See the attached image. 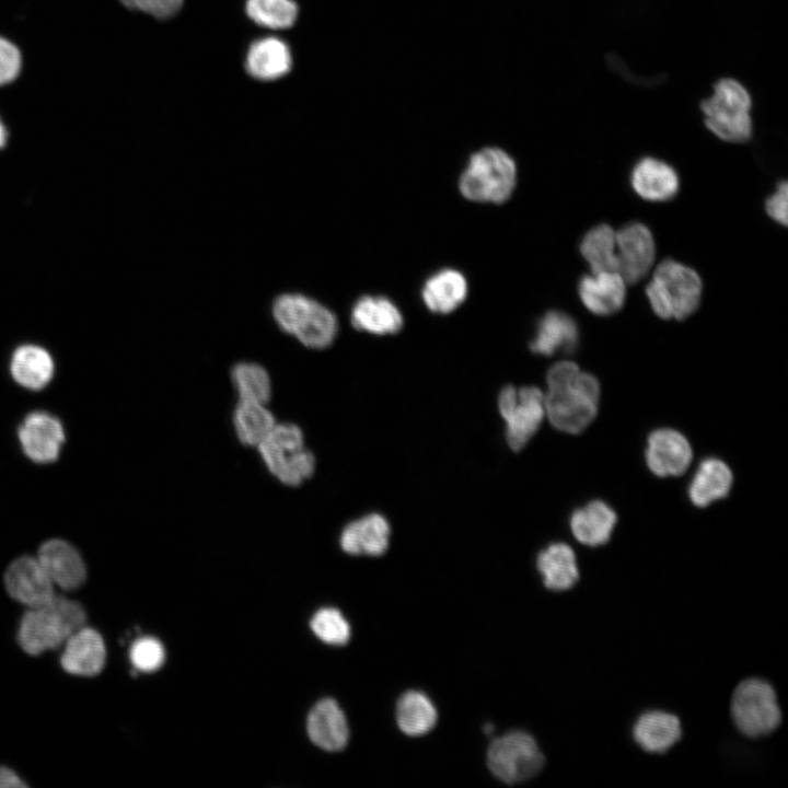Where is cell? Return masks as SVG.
<instances>
[{
  "instance_id": "cell-23",
  "label": "cell",
  "mask_w": 788,
  "mask_h": 788,
  "mask_svg": "<svg viewBox=\"0 0 788 788\" xmlns=\"http://www.w3.org/2000/svg\"><path fill=\"white\" fill-rule=\"evenodd\" d=\"M467 290L466 278L461 271L444 268L425 281L421 298L431 312L448 314L464 302Z\"/></svg>"
},
{
  "instance_id": "cell-10",
  "label": "cell",
  "mask_w": 788,
  "mask_h": 788,
  "mask_svg": "<svg viewBox=\"0 0 788 788\" xmlns=\"http://www.w3.org/2000/svg\"><path fill=\"white\" fill-rule=\"evenodd\" d=\"M18 438L23 453L31 461L47 464L60 455L66 436L56 416L35 410L27 414L19 426Z\"/></svg>"
},
{
  "instance_id": "cell-37",
  "label": "cell",
  "mask_w": 788,
  "mask_h": 788,
  "mask_svg": "<svg viewBox=\"0 0 788 788\" xmlns=\"http://www.w3.org/2000/svg\"><path fill=\"white\" fill-rule=\"evenodd\" d=\"M129 657L138 671L153 672L163 664L165 652L158 639L141 637L131 645Z\"/></svg>"
},
{
  "instance_id": "cell-19",
  "label": "cell",
  "mask_w": 788,
  "mask_h": 788,
  "mask_svg": "<svg viewBox=\"0 0 788 788\" xmlns=\"http://www.w3.org/2000/svg\"><path fill=\"white\" fill-rule=\"evenodd\" d=\"M350 322L357 331L374 335L396 334L404 324L397 305L382 296L357 299L350 311Z\"/></svg>"
},
{
  "instance_id": "cell-35",
  "label": "cell",
  "mask_w": 788,
  "mask_h": 788,
  "mask_svg": "<svg viewBox=\"0 0 788 788\" xmlns=\"http://www.w3.org/2000/svg\"><path fill=\"white\" fill-rule=\"evenodd\" d=\"M313 299L297 292L279 294L271 306L273 317L281 332L294 336L308 315Z\"/></svg>"
},
{
  "instance_id": "cell-13",
  "label": "cell",
  "mask_w": 788,
  "mask_h": 788,
  "mask_svg": "<svg viewBox=\"0 0 788 788\" xmlns=\"http://www.w3.org/2000/svg\"><path fill=\"white\" fill-rule=\"evenodd\" d=\"M36 557L53 583L62 590L74 591L84 584L86 566L79 551L67 541L44 542Z\"/></svg>"
},
{
  "instance_id": "cell-43",
  "label": "cell",
  "mask_w": 788,
  "mask_h": 788,
  "mask_svg": "<svg viewBox=\"0 0 788 788\" xmlns=\"http://www.w3.org/2000/svg\"><path fill=\"white\" fill-rule=\"evenodd\" d=\"M484 729H485V732L489 734V733H491V732L494 731V726H493V725H486Z\"/></svg>"
},
{
  "instance_id": "cell-9",
  "label": "cell",
  "mask_w": 788,
  "mask_h": 788,
  "mask_svg": "<svg viewBox=\"0 0 788 788\" xmlns=\"http://www.w3.org/2000/svg\"><path fill=\"white\" fill-rule=\"evenodd\" d=\"M498 406L507 425V442L513 451H519L537 431L544 418V394L535 386L517 389L507 385L499 394Z\"/></svg>"
},
{
  "instance_id": "cell-29",
  "label": "cell",
  "mask_w": 788,
  "mask_h": 788,
  "mask_svg": "<svg viewBox=\"0 0 788 788\" xmlns=\"http://www.w3.org/2000/svg\"><path fill=\"white\" fill-rule=\"evenodd\" d=\"M267 404L237 401L232 415L237 440L245 447L257 448L276 425Z\"/></svg>"
},
{
  "instance_id": "cell-36",
  "label": "cell",
  "mask_w": 788,
  "mask_h": 788,
  "mask_svg": "<svg viewBox=\"0 0 788 788\" xmlns=\"http://www.w3.org/2000/svg\"><path fill=\"white\" fill-rule=\"evenodd\" d=\"M313 633L324 642L343 646L350 638V626L336 609H322L311 619Z\"/></svg>"
},
{
  "instance_id": "cell-32",
  "label": "cell",
  "mask_w": 788,
  "mask_h": 788,
  "mask_svg": "<svg viewBox=\"0 0 788 788\" xmlns=\"http://www.w3.org/2000/svg\"><path fill=\"white\" fill-rule=\"evenodd\" d=\"M337 332L338 321L335 313L313 299L310 311L294 337L304 347L320 350L333 344Z\"/></svg>"
},
{
  "instance_id": "cell-34",
  "label": "cell",
  "mask_w": 788,
  "mask_h": 788,
  "mask_svg": "<svg viewBox=\"0 0 788 788\" xmlns=\"http://www.w3.org/2000/svg\"><path fill=\"white\" fill-rule=\"evenodd\" d=\"M245 13L259 26L286 30L296 24L299 7L294 0H246Z\"/></svg>"
},
{
  "instance_id": "cell-15",
  "label": "cell",
  "mask_w": 788,
  "mask_h": 788,
  "mask_svg": "<svg viewBox=\"0 0 788 788\" xmlns=\"http://www.w3.org/2000/svg\"><path fill=\"white\" fill-rule=\"evenodd\" d=\"M62 646L60 665L67 673L94 676L103 670L106 660L105 644L94 628L84 625L70 635Z\"/></svg>"
},
{
  "instance_id": "cell-8",
  "label": "cell",
  "mask_w": 788,
  "mask_h": 788,
  "mask_svg": "<svg viewBox=\"0 0 788 788\" xmlns=\"http://www.w3.org/2000/svg\"><path fill=\"white\" fill-rule=\"evenodd\" d=\"M487 764L498 779L518 784L534 777L542 769L544 756L532 735L512 731L491 742Z\"/></svg>"
},
{
  "instance_id": "cell-28",
  "label": "cell",
  "mask_w": 788,
  "mask_h": 788,
  "mask_svg": "<svg viewBox=\"0 0 788 788\" xmlns=\"http://www.w3.org/2000/svg\"><path fill=\"white\" fill-rule=\"evenodd\" d=\"M732 485V473L728 465L715 457L706 459L698 466L688 487V496L696 507H707L725 498Z\"/></svg>"
},
{
  "instance_id": "cell-30",
  "label": "cell",
  "mask_w": 788,
  "mask_h": 788,
  "mask_svg": "<svg viewBox=\"0 0 788 788\" xmlns=\"http://www.w3.org/2000/svg\"><path fill=\"white\" fill-rule=\"evenodd\" d=\"M438 714L432 702L421 692L408 691L396 706V721L402 732L410 737L428 733L437 723Z\"/></svg>"
},
{
  "instance_id": "cell-39",
  "label": "cell",
  "mask_w": 788,
  "mask_h": 788,
  "mask_svg": "<svg viewBox=\"0 0 788 788\" xmlns=\"http://www.w3.org/2000/svg\"><path fill=\"white\" fill-rule=\"evenodd\" d=\"M22 68L19 48L9 39L0 36V85L15 80Z\"/></svg>"
},
{
  "instance_id": "cell-4",
  "label": "cell",
  "mask_w": 788,
  "mask_h": 788,
  "mask_svg": "<svg viewBox=\"0 0 788 788\" xmlns=\"http://www.w3.org/2000/svg\"><path fill=\"white\" fill-rule=\"evenodd\" d=\"M517 164L500 148L488 147L475 152L459 179V189L468 200L501 204L517 185Z\"/></svg>"
},
{
  "instance_id": "cell-21",
  "label": "cell",
  "mask_w": 788,
  "mask_h": 788,
  "mask_svg": "<svg viewBox=\"0 0 788 788\" xmlns=\"http://www.w3.org/2000/svg\"><path fill=\"white\" fill-rule=\"evenodd\" d=\"M578 339V325L570 315L560 311H548L537 322L530 349L544 356L558 351L571 352L576 349Z\"/></svg>"
},
{
  "instance_id": "cell-2",
  "label": "cell",
  "mask_w": 788,
  "mask_h": 788,
  "mask_svg": "<svg viewBox=\"0 0 788 788\" xmlns=\"http://www.w3.org/2000/svg\"><path fill=\"white\" fill-rule=\"evenodd\" d=\"M86 624L81 603L55 595L48 603L28 609L22 616L18 642L31 656L61 647L70 635Z\"/></svg>"
},
{
  "instance_id": "cell-7",
  "label": "cell",
  "mask_w": 788,
  "mask_h": 788,
  "mask_svg": "<svg viewBox=\"0 0 788 788\" xmlns=\"http://www.w3.org/2000/svg\"><path fill=\"white\" fill-rule=\"evenodd\" d=\"M731 715L737 728L751 738L770 733L781 719L774 688L760 679H748L737 686Z\"/></svg>"
},
{
  "instance_id": "cell-33",
  "label": "cell",
  "mask_w": 788,
  "mask_h": 788,
  "mask_svg": "<svg viewBox=\"0 0 788 788\" xmlns=\"http://www.w3.org/2000/svg\"><path fill=\"white\" fill-rule=\"evenodd\" d=\"M232 384L237 401L268 404L273 394L271 379L268 371L259 363L241 361L231 369Z\"/></svg>"
},
{
  "instance_id": "cell-3",
  "label": "cell",
  "mask_w": 788,
  "mask_h": 788,
  "mask_svg": "<svg viewBox=\"0 0 788 788\" xmlns=\"http://www.w3.org/2000/svg\"><path fill=\"white\" fill-rule=\"evenodd\" d=\"M703 283L691 267L674 259L662 260L646 287L648 302L663 320L682 321L699 306Z\"/></svg>"
},
{
  "instance_id": "cell-12",
  "label": "cell",
  "mask_w": 788,
  "mask_h": 788,
  "mask_svg": "<svg viewBox=\"0 0 788 788\" xmlns=\"http://www.w3.org/2000/svg\"><path fill=\"white\" fill-rule=\"evenodd\" d=\"M4 587L9 595L28 609L48 603L55 594V584L37 557L24 555L14 559L4 572Z\"/></svg>"
},
{
  "instance_id": "cell-24",
  "label": "cell",
  "mask_w": 788,
  "mask_h": 788,
  "mask_svg": "<svg viewBox=\"0 0 788 788\" xmlns=\"http://www.w3.org/2000/svg\"><path fill=\"white\" fill-rule=\"evenodd\" d=\"M54 371V360L43 347L22 345L14 350L11 357V375L19 385L27 390L44 389L51 381Z\"/></svg>"
},
{
  "instance_id": "cell-42",
  "label": "cell",
  "mask_w": 788,
  "mask_h": 788,
  "mask_svg": "<svg viewBox=\"0 0 788 788\" xmlns=\"http://www.w3.org/2000/svg\"><path fill=\"white\" fill-rule=\"evenodd\" d=\"M7 139H8V130H7L2 119L0 118V149L2 147H4Z\"/></svg>"
},
{
  "instance_id": "cell-18",
  "label": "cell",
  "mask_w": 788,
  "mask_h": 788,
  "mask_svg": "<svg viewBox=\"0 0 788 788\" xmlns=\"http://www.w3.org/2000/svg\"><path fill=\"white\" fill-rule=\"evenodd\" d=\"M630 184L635 193L648 201H667L679 192L676 171L667 162L645 157L633 167Z\"/></svg>"
},
{
  "instance_id": "cell-31",
  "label": "cell",
  "mask_w": 788,
  "mask_h": 788,
  "mask_svg": "<svg viewBox=\"0 0 788 788\" xmlns=\"http://www.w3.org/2000/svg\"><path fill=\"white\" fill-rule=\"evenodd\" d=\"M580 252L591 273L616 271V232L602 223L590 229L580 242Z\"/></svg>"
},
{
  "instance_id": "cell-17",
  "label": "cell",
  "mask_w": 788,
  "mask_h": 788,
  "mask_svg": "<svg viewBox=\"0 0 788 788\" xmlns=\"http://www.w3.org/2000/svg\"><path fill=\"white\" fill-rule=\"evenodd\" d=\"M578 294L591 313L607 316L623 308L626 282L617 271L591 273L579 280Z\"/></svg>"
},
{
  "instance_id": "cell-6",
  "label": "cell",
  "mask_w": 788,
  "mask_h": 788,
  "mask_svg": "<svg viewBox=\"0 0 788 788\" xmlns=\"http://www.w3.org/2000/svg\"><path fill=\"white\" fill-rule=\"evenodd\" d=\"M707 128L727 142H745L753 131L752 99L735 79L723 78L714 85L710 97L700 103Z\"/></svg>"
},
{
  "instance_id": "cell-41",
  "label": "cell",
  "mask_w": 788,
  "mask_h": 788,
  "mask_svg": "<svg viewBox=\"0 0 788 788\" xmlns=\"http://www.w3.org/2000/svg\"><path fill=\"white\" fill-rule=\"evenodd\" d=\"M25 784L15 772L5 766H0V788H21L26 787Z\"/></svg>"
},
{
  "instance_id": "cell-26",
  "label": "cell",
  "mask_w": 788,
  "mask_h": 788,
  "mask_svg": "<svg viewBox=\"0 0 788 788\" xmlns=\"http://www.w3.org/2000/svg\"><path fill=\"white\" fill-rule=\"evenodd\" d=\"M616 520V513L611 507L601 500H593L571 514L570 528L580 543L599 546L607 543Z\"/></svg>"
},
{
  "instance_id": "cell-27",
  "label": "cell",
  "mask_w": 788,
  "mask_h": 788,
  "mask_svg": "<svg viewBox=\"0 0 788 788\" xmlns=\"http://www.w3.org/2000/svg\"><path fill=\"white\" fill-rule=\"evenodd\" d=\"M544 584L554 591L568 590L579 579L576 555L565 543H554L543 549L536 560Z\"/></svg>"
},
{
  "instance_id": "cell-40",
  "label": "cell",
  "mask_w": 788,
  "mask_h": 788,
  "mask_svg": "<svg viewBox=\"0 0 788 788\" xmlns=\"http://www.w3.org/2000/svg\"><path fill=\"white\" fill-rule=\"evenodd\" d=\"M788 185L786 181L778 183L776 190L765 202L767 215L776 222L787 225V195Z\"/></svg>"
},
{
  "instance_id": "cell-1",
  "label": "cell",
  "mask_w": 788,
  "mask_h": 788,
  "mask_svg": "<svg viewBox=\"0 0 788 788\" xmlns=\"http://www.w3.org/2000/svg\"><path fill=\"white\" fill-rule=\"evenodd\" d=\"M545 414L551 424L567 433L583 431L595 418L600 384L595 376L582 372L571 361L554 364L547 373Z\"/></svg>"
},
{
  "instance_id": "cell-14",
  "label": "cell",
  "mask_w": 788,
  "mask_h": 788,
  "mask_svg": "<svg viewBox=\"0 0 788 788\" xmlns=\"http://www.w3.org/2000/svg\"><path fill=\"white\" fill-rule=\"evenodd\" d=\"M693 452L686 438L676 430L662 428L648 438L646 460L657 476H677L691 464Z\"/></svg>"
},
{
  "instance_id": "cell-22",
  "label": "cell",
  "mask_w": 788,
  "mask_h": 788,
  "mask_svg": "<svg viewBox=\"0 0 788 788\" xmlns=\"http://www.w3.org/2000/svg\"><path fill=\"white\" fill-rule=\"evenodd\" d=\"M308 732L312 742L323 750L339 751L346 746L348 725L334 699H323L313 707L308 718Z\"/></svg>"
},
{
  "instance_id": "cell-16",
  "label": "cell",
  "mask_w": 788,
  "mask_h": 788,
  "mask_svg": "<svg viewBox=\"0 0 788 788\" xmlns=\"http://www.w3.org/2000/svg\"><path fill=\"white\" fill-rule=\"evenodd\" d=\"M244 67L253 79L278 80L291 70V50L288 44L278 36L259 37L248 45Z\"/></svg>"
},
{
  "instance_id": "cell-11",
  "label": "cell",
  "mask_w": 788,
  "mask_h": 788,
  "mask_svg": "<svg viewBox=\"0 0 788 788\" xmlns=\"http://www.w3.org/2000/svg\"><path fill=\"white\" fill-rule=\"evenodd\" d=\"M617 273L626 283L645 278L654 262L656 244L650 229L631 222L616 232Z\"/></svg>"
},
{
  "instance_id": "cell-20",
  "label": "cell",
  "mask_w": 788,
  "mask_h": 788,
  "mask_svg": "<svg viewBox=\"0 0 788 788\" xmlns=\"http://www.w3.org/2000/svg\"><path fill=\"white\" fill-rule=\"evenodd\" d=\"M390 525L386 519L371 513L346 525L340 535V546L350 555L380 556L389 546Z\"/></svg>"
},
{
  "instance_id": "cell-5",
  "label": "cell",
  "mask_w": 788,
  "mask_h": 788,
  "mask_svg": "<svg viewBox=\"0 0 788 788\" xmlns=\"http://www.w3.org/2000/svg\"><path fill=\"white\" fill-rule=\"evenodd\" d=\"M256 449L268 472L286 486H300L315 471V456L297 424L276 422Z\"/></svg>"
},
{
  "instance_id": "cell-25",
  "label": "cell",
  "mask_w": 788,
  "mask_h": 788,
  "mask_svg": "<svg viewBox=\"0 0 788 788\" xmlns=\"http://www.w3.org/2000/svg\"><path fill=\"white\" fill-rule=\"evenodd\" d=\"M681 722L672 714L652 710L641 715L634 725L637 744L650 753H663L681 738Z\"/></svg>"
},
{
  "instance_id": "cell-38",
  "label": "cell",
  "mask_w": 788,
  "mask_h": 788,
  "mask_svg": "<svg viewBox=\"0 0 788 788\" xmlns=\"http://www.w3.org/2000/svg\"><path fill=\"white\" fill-rule=\"evenodd\" d=\"M130 9L144 12L158 20L174 18L183 8L184 0H120Z\"/></svg>"
}]
</instances>
